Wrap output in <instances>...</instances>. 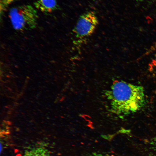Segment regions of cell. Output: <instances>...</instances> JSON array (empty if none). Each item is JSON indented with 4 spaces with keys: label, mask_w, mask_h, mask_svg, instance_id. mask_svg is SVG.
I'll return each instance as SVG.
<instances>
[{
    "label": "cell",
    "mask_w": 156,
    "mask_h": 156,
    "mask_svg": "<svg viewBox=\"0 0 156 156\" xmlns=\"http://www.w3.org/2000/svg\"><path fill=\"white\" fill-rule=\"evenodd\" d=\"M111 112L120 116L137 112L146 105L143 87L122 81H115L105 93Z\"/></svg>",
    "instance_id": "obj_1"
},
{
    "label": "cell",
    "mask_w": 156,
    "mask_h": 156,
    "mask_svg": "<svg viewBox=\"0 0 156 156\" xmlns=\"http://www.w3.org/2000/svg\"><path fill=\"white\" fill-rule=\"evenodd\" d=\"M9 17L14 28L19 31L34 29L38 16L37 11L29 4L14 7L10 10Z\"/></svg>",
    "instance_id": "obj_2"
},
{
    "label": "cell",
    "mask_w": 156,
    "mask_h": 156,
    "mask_svg": "<svg viewBox=\"0 0 156 156\" xmlns=\"http://www.w3.org/2000/svg\"><path fill=\"white\" fill-rule=\"evenodd\" d=\"M99 23L95 12L90 11L79 17L74 27L73 32L75 37L82 39L91 36L94 32Z\"/></svg>",
    "instance_id": "obj_3"
},
{
    "label": "cell",
    "mask_w": 156,
    "mask_h": 156,
    "mask_svg": "<svg viewBox=\"0 0 156 156\" xmlns=\"http://www.w3.org/2000/svg\"><path fill=\"white\" fill-rule=\"evenodd\" d=\"M34 4L36 8L45 13H51L58 8L56 0H37Z\"/></svg>",
    "instance_id": "obj_4"
},
{
    "label": "cell",
    "mask_w": 156,
    "mask_h": 156,
    "mask_svg": "<svg viewBox=\"0 0 156 156\" xmlns=\"http://www.w3.org/2000/svg\"><path fill=\"white\" fill-rule=\"evenodd\" d=\"M23 156H51L50 152L46 147L37 145L26 150Z\"/></svg>",
    "instance_id": "obj_5"
},
{
    "label": "cell",
    "mask_w": 156,
    "mask_h": 156,
    "mask_svg": "<svg viewBox=\"0 0 156 156\" xmlns=\"http://www.w3.org/2000/svg\"><path fill=\"white\" fill-rule=\"evenodd\" d=\"M19 0H0V10L1 14L3 13L9 5L13 2Z\"/></svg>",
    "instance_id": "obj_6"
},
{
    "label": "cell",
    "mask_w": 156,
    "mask_h": 156,
    "mask_svg": "<svg viewBox=\"0 0 156 156\" xmlns=\"http://www.w3.org/2000/svg\"><path fill=\"white\" fill-rule=\"evenodd\" d=\"M150 70L156 73V58L153 60L149 65Z\"/></svg>",
    "instance_id": "obj_7"
},
{
    "label": "cell",
    "mask_w": 156,
    "mask_h": 156,
    "mask_svg": "<svg viewBox=\"0 0 156 156\" xmlns=\"http://www.w3.org/2000/svg\"><path fill=\"white\" fill-rule=\"evenodd\" d=\"M156 50V42L145 53L144 55H148Z\"/></svg>",
    "instance_id": "obj_8"
},
{
    "label": "cell",
    "mask_w": 156,
    "mask_h": 156,
    "mask_svg": "<svg viewBox=\"0 0 156 156\" xmlns=\"http://www.w3.org/2000/svg\"><path fill=\"white\" fill-rule=\"evenodd\" d=\"M89 156H114L108 154H103L101 153H94L91 154Z\"/></svg>",
    "instance_id": "obj_9"
},
{
    "label": "cell",
    "mask_w": 156,
    "mask_h": 156,
    "mask_svg": "<svg viewBox=\"0 0 156 156\" xmlns=\"http://www.w3.org/2000/svg\"><path fill=\"white\" fill-rule=\"evenodd\" d=\"M155 156H156V154H155Z\"/></svg>",
    "instance_id": "obj_10"
}]
</instances>
